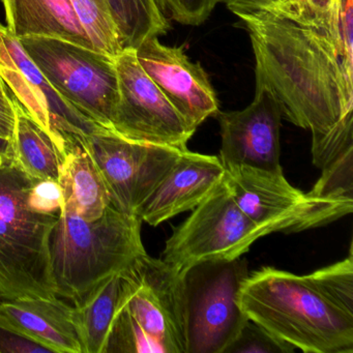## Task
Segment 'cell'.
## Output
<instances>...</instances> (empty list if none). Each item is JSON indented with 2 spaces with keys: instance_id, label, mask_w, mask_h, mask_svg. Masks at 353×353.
Returning a JSON list of instances; mask_svg holds the SVG:
<instances>
[{
  "instance_id": "obj_30",
  "label": "cell",
  "mask_w": 353,
  "mask_h": 353,
  "mask_svg": "<svg viewBox=\"0 0 353 353\" xmlns=\"http://www.w3.org/2000/svg\"><path fill=\"white\" fill-rule=\"evenodd\" d=\"M51 352L0 314V353Z\"/></svg>"
},
{
  "instance_id": "obj_6",
  "label": "cell",
  "mask_w": 353,
  "mask_h": 353,
  "mask_svg": "<svg viewBox=\"0 0 353 353\" xmlns=\"http://www.w3.org/2000/svg\"><path fill=\"white\" fill-rule=\"evenodd\" d=\"M225 181L237 205L266 235L318 228L353 212V200L303 193L282 170L230 167L225 169Z\"/></svg>"
},
{
  "instance_id": "obj_26",
  "label": "cell",
  "mask_w": 353,
  "mask_h": 353,
  "mask_svg": "<svg viewBox=\"0 0 353 353\" xmlns=\"http://www.w3.org/2000/svg\"><path fill=\"white\" fill-rule=\"evenodd\" d=\"M310 192L320 197L353 200V148L322 169Z\"/></svg>"
},
{
  "instance_id": "obj_7",
  "label": "cell",
  "mask_w": 353,
  "mask_h": 353,
  "mask_svg": "<svg viewBox=\"0 0 353 353\" xmlns=\"http://www.w3.org/2000/svg\"><path fill=\"white\" fill-rule=\"evenodd\" d=\"M247 259L212 260L183 274L187 353H225L249 321L239 289L249 276Z\"/></svg>"
},
{
  "instance_id": "obj_21",
  "label": "cell",
  "mask_w": 353,
  "mask_h": 353,
  "mask_svg": "<svg viewBox=\"0 0 353 353\" xmlns=\"http://www.w3.org/2000/svg\"><path fill=\"white\" fill-rule=\"evenodd\" d=\"M121 272L99 283L78 305H74V322L82 353L104 352L113 320L123 307L125 286Z\"/></svg>"
},
{
  "instance_id": "obj_20",
  "label": "cell",
  "mask_w": 353,
  "mask_h": 353,
  "mask_svg": "<svg viewBox=\"0 0 353 353\" xmlns=\"http://www.w3.org/2000/svg\"><path fill=\"white\" fill-rule=\"evenodd\" d=\"M220 3L236 16L265 13L310 28L330 40L339 54L340 0H220Z\"/></svg>"
},
{
  "instance_id": "obj_31",
  "label": "cell",
  "mask_w": 353,
  "mask_h": 353,
  "mask_svg": "<svg viewBox=\"0 0 353 353\" xmlns=\"http://www.w3.org/2000/svg\"><path fill=\"white\" fill-rule=\"evenodd\" d=\"M16 125V112L13 101L6 84H0V138L13 139Z\"/></svg>"
},
{
  "instance_id": "obj_2",
  "label": "cell",
  "mask_w": 353,
  "mask_h": 353,
  "mask_svg": "<svg viewBox=\"0 0 353 353\" xmlns=\"http://www.w3.org/2000/svg\"><path fill=\"white\" fill-rule=\"evenodd\" d=\"M239 305L249 320L305 353H353V253L299 276L272 266L243 281Z\"/></svg>"
},
{
  "instance_id": "obj_17",
  "label": "cell",
  "mask_w": 353,
  "mask_h": 353,
  "mask_svg": "<svg viewBox=\"0 0 353 353\" xmlns=\"http://www.w3.org/2000/svg\"><path fill=\"white\" fill-rule=\"evenodd\" d=\"M7 30L16 39H61L94 49L70 0H3Z\"/></svg>"
},
{
  "instance_id": "obj_12",
  "label": "cell",
  "mask_w": 353,
  "mask_h": 353,
  "mask_svg": "<svg viewBox=\"0 0 353 353\" xmlns=\"http://www.w3.org/2000/svg\"><path fill=\"white\" fill-rule=\"evenodd\" d=\"M0 78L28 113L65 150L70 139L105 129L65 102L32 63L19 40L0 24Z\"/></svg>"
},
{
  "instance_id": "obj_28",
  "label": "cell",
  "mask_w": 353,
  "mask_h": 353,
  "mask_svg": "<svg viewBox=\"0 0 353 353\" xmlns=\"http://www.w3.org/2000/svg\"><path fill=\"white\" fill-rule=\"evenodd\" d=\"M164 15L185 26H198L208 19L220 0H157Z\"/></svg>"
},
{
  "instance_id": "obj_27",
  "label": "cell",
  "mask_w": 353,
  "mask_h": 353,
  "mask_svg": "<svg viewBox=\"0 0 353 353\" xmlns=\"http://www.w3.org/2000/svg\"><path fill=\"white\" fill-rule=\"evenodd\" d=\"M296 349L264 330L255 322H247L236 340L225 353H292Z\"/></svg>"
},
{
  "instance_id": "obj_24",
  "label": "cell",
  "mask_w": 353,
  "mask_h": 353,
  "mask_svg": "<svg viewBox=\"0 0 353 353\" xmlns=\"http://www.w3.org/2000/svg\"><path fill=\"white\" fill-rule=\"evenodd\" d=\"M165 353L164 348L146 334L125 307L117 312L103 353Z\"/></svg>"
},
{
  "instance_id": "obj_25",
  "label": "cell",
  "mask_w": 353,
  "mask_h": 353,
  "mask_svg": "<svg viewBox=\"0 0 353 353\" xmlns=\"http://www.w3.org/2000/svg\"><path fill=\"white\" fill-rule=\"evenodd\" d=\"M312 157L318 168H325L336 158L353 148V110L345 114L326 133H313Z\"/></svg>"
},
{
  "instance_id": "obj_19",
  "label": "cell",
  "mask_w": 353,
  "mask_h": 353,
  "mask_svg": "<svg viewBox=\"0 0 353 353\" xmlns=\"http://www.w3.org/2000/svg\"><path fill=\"white\" fill-rule=\"evenodd\" d=\"M16 112L11 140L12 159L16 166L34 181H59L65 150L26 111L10 92Z\"/></svg>"
},
{
  "instance_id": "obj_5",
  "label": "cell",
  "mask_w": 353,
  "mask_h": 353,
  "mask_svg": "<svg viewBox=\"0 0 353 353\" xmlns=\"http://www.w3.org/2000/svg\"><path fill=\"white\" fill-rule=\"evenodd\" d=\"M19 42L65 102L112 131L119 100L114 57L61 39L28 37Z\"/></svg>"
},
{
  "instance_id": "obj_10",
  "label": "cell",
  "mask_w": 353,
  "mask_h": 353,
  "mask_svg": "<svg viewBox=\"0 0 353 353\" xmlns=\"http://www.w3.org/2000/svg\"><path fill=\"white\" fill-rule=\"evenodd\" d=\"M121 274L123 307L165 353H187L183 274L148 253L136 258Z\"/></svg>"
},
{
  "instance_id": "obj_4",
  "label": "cell",
  "mask_w": 353,
  "mask_h": 353,
  "mask_svg": "<svg viewBox=\"0 0 353 353\" xmlns=\"http://www.w3.org/2000/svg\"><path fill=\"white\" fill-rule=\"evenodd\" d=\"M34 179L13 159L0 163V299L57 296L50 239L59 214H38L28 204Z\"/></svg>"
},
{
  "instance_id": "obj_33",
  "label": "cell",
  "mask_w": 353,
  "mask_h": 353,
  "mask_svg": "<svg viewBox=\"0 0 353 353\" xmlns=\"http://www.w3.org/2000/svg\"><path fill=\"white\" fill-rule=\"evenodd\" d=\"M0 84H5L3 83V79H1V78H0Z\"/></svg>"
},
{
  "instance_id": "obj_15",
  "label": "cell",
  "mask_w": 353,
  "mask_h": 353,
  "mask_svg": "<svg viewBox=\"0 0 353 353\" xmlns=\"http://www.w3.org/2000/svg\"><path fill=\"white\" fill-rule=\"evenodd\" d=\"M224 177L225 168L218 157L185 150L144 202L138 216L150 226H158L193 210Z\"/></svg>"
},
{
  "instance_id": "obj_1",
  "label": "cell",
  "mask_w": 353,
  "mask_h": 353,
  "mask_svg": "<svg viewBox=\"0 0 353 353\" xmlns=\"http://www.w3.org/2000/svg\"><path fill=\"white\" fill-rule=\"evenodd\" d=\"M255 55L256 86L270 90L283 117L326 133L353 110V82L332 43L310 28L265 13L237 15Z\"/></svg>"
},
{
  "instance_id": "obj_22",
  "label": "cell",
  "mask_w": 353,
  "mask_h": 353,
  "mask_svg": "<svg viewBox=\"0 0 353 353\" xmlns=\"http://www.w3.org/2000/svg\"><path fill=\"white\" fill-rule=\"evenodd\" d=\"M123 50L168 32L170 26L157 0H107Z\"/></svg>"
},
{
  "instance_id": "obj_11",
  "label": "cell",
  "mask_w": 353,
  "mask_h": 353,
  "mask_svg": "<svg viewBox=\"0 0 353 353\" xmlns=\"http://www.w3.org/2000/svg\"><path fill=\"white\" fill-rule=\"evenodd\" d=\"M119 100L112 132L131 141L188 150L192 129L158 86L146 75L135 50L115 57Z\"/></svg>"
},
{
  "instance_id": "obj_14",
  "label": "cell",
  "mask_w": 353,
  "mask_h": 353,
  "mask_svg": "<svg viewBox=\"0 0 353 353\" xmlns=\"http://www.w3.org/2000/svg\"><path fill=\"white\" fill-rule=\"evenodd\" d=\"M146 75L193 130L219 113V101L208 74L192 63L183 48L161 44L158 37L144 41L135 50Z\"/></svg>"
},
{
  "instance_id": "obj_18",
  "label": "cell",
  "mask_w": 353,
  "mask_h": 353,
  "mask_svg": "<svg viewBox=\"0 0 353 353\" xmlns=\"http://www.w3.org/2000/svg\"><path fill=\"white\" fill-rule=\"evenodd\" d=\"M63 191V210L84 220L100 218L111 204L100 169L88 150L76 139L65 142V156L59 179Z\"/></svg>"
},
{
  "instance_id": "obj_29",
  "label": "cell",
  "mask_w": 353,
  "mask_h": 353,
  "mask_svg": "<svg viewBox=\"0 0 353 353\" xmlns=\"http://www.w3.org/2000/svg\"><path fill=\"white\" fill-rule=\"evenodd\" d=\"M28 204L30 210L38 214H59L65 201L59 181L51 179L34 181L28 192Z\"/></svg>"
},
{
  "instance_id": "obj_23",
  "label": "cell",
  "mask_w": 353,
  "mask_h": 353,
  "mask_svg": "<svg viewBox=\"0 0 353 353\" xmlns=\"http://www.w3.org/2000/svg\"><path fill=\"white\" fill-rule=\"evenodd\" d=\"M70 1L94 50L114 59L119 57L123 50L107 0Z\"/></svg>"
},
{
  "instance_id": "obj_32",
  "label": "cell",
  "mask_w": 353,
  "mask_h": 353,
  "mask_svg": "<svg viewBox=\"0 0 353 353\" xmlns=\"http://www.w3.org/2000/svg\"><path fill=\"white\" fill-rule=\"evenodd\" d=\"M10 158H12L11 141L0 138V163Z\"/></svg>"
},
{
  "instance_id": "obj_3",
  "label": "cell",
  "mask_w": 353,
  "mask_h": 353,
  "mask_svg": "<svg viewBox=\"0 0 353 353\" xmlns=\"http://www.w3.org/2000/svg\"><path fill=\"white\" fill-rule=\"evenodd\" d=\"M141 224L112 203L92 221L61 210L50 239L57 296L78 305L99 283L146 253Z\"/></svg>"
},
{
  "instance_id": "obj_8",
  "label": "cell",
  "mask_w": 353,
  "mask_h": 353,
  "mask_svg": "<svg viewBox=\"0 0 353 353\" xmlns=\"http://www.w3.org/2000/svg\"><path fill=\"white\" fill-rule=\"evenodd\" d=\"M265 235L237 205L224 177L189 218L174 229L161 259L185 274L201 262L241 257Z\"/></svg>"
},
{
  "instance_id": "obj_13",
  "label": "cell",
  "mask_w": 353,
  "mask_h": 353,
  "mask_svg": "<svg viewBox=\"0 0 353 353\" xmlns=\"http://www.w3.org/2000/svg\"><path fill=\"white\" fill-rule=\"evenodd\" d=\"M220 161L225 169L249 166L281 171L282 108L274 94L256 86L253 102L239 111L219 112Z\"/></svg>"
},
{
  "instance_id": "obj_16",
  "label": "cell",
  "mask_w": 353,
  "mask_h": 353,
  "mask_svg": "<svg viewBox=\"0 0 353 353\" xmlns=\"http://www.w3.org/2000/svg\"><path fill=\"white\" fill-rule=\"evenodd\" d=\"M74 305L59 296L0 301V314L53 353H82Z\"/></svg>"
},
{
  "instance_id": "obj_9",
  "label": "cell",
  "mask_w": 353,
  "mask_h": 353,
  "mask_svg": "<svg viewBox=\"0 0 353 353\" xmlns=\"http://www.w3.org/2000/svg\"><path fill=\"white\" fill-rule=\"evenodd\" d=\"M76 140L88 150L100 169L112 205L125 214L136 216L185 152L131 141L107 129Z\"/></svg>"
}]
</instances>
